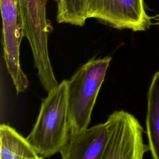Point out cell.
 <instances>
[{
  "mask_svg": "<svg viewBox=\"0 0 159 159\" xmlns=\"http://www.w3.org/2000/svg\"><path fill=\"white\" fill-rule=\"evenodd\" d=\"M69 134L67 80H63L42 100L36 122L26 139L39 156L46 158L60 152Z\"/></svg>",
  "mask_w": 159,
  "mask_h": 159,
  "instance_id": "cell-1",
  "label": "cell"
},
{
  "mask_svg": "<svg viewBox=\"0 0 159 159\" xmlns=\"http://www.w3.org/2000/svg\"><path fill=\"white\" fill-rule=\"evenodd\" d=\"M111 61L107 56L93 58L67 80L68 121L70 133L88 127L96 98Z\"/></svg>",
  "mask_w": 159,
  "mask_h": 159,
  "instance_id": "cell-2",
  "label": "cell"
},
{
  "mask_svg": "<svg viewBox=\"0 0 159 159\" xmlns=\"http://www.w3.org/2000/svg\"><path fill=\"white\" fill-rule=\"evenodd\" d=\"M48 1L18 0L24 36L30 46L40 82L48 93L58 84L48 53V36L53 29L47 18Z\"/></svg>",
  "mask_w": 159,
  "mask_h": 159,
  "instance_id": "cell-3",
  "label": "cell"
},
{
  "mask_svg": "<svg viewBox=\"0 0 159 159\" xmlns=\"http://www.w3.org/2000/svg\"><path fill=\"white\" fill-rule=\"evenodd\" d=\"M86 19L95 18L118 29L148 30L153 24L143 0H81Z\"/></svg>",
  "mask_w": 159,
  "mask_h": 159,
  "instance_id": "cell-4",
  "label": "cell"
},
{
  "mask_svg": "<svg viewBox=\"0 0 159 159\" xmlns=\"http://www.w3.org/2000/svg\"><path fill=\"white\" fill-rule=\"evenodd\" d=\"M2 21L3 57L17 93L24 92L29 81L21 68L20 47L24 36L18 0H0Z\"/></svg>",
  "mask_w": 159,
  "mask_h": 159,
  "instance_id": "cell-5",
  "label": "cell"
},
{
  "mask_svg": "<svg viewBox=\"0 0 159 159\" xmlns=\"http://www.w3.org/2000/svg\"><path fill=\"white\" fill-rule=\"evenodd\" d=\"M111 114L112 131L101 159H143L149 147L143 142V129L139 120L124 111Z\"/></svg>",
  "mask_w": 159,
  "mask_h": 159,
  "instance_id": "cell-6",
  "label": "cell"
},
{
  "mask_svg": "<svg viewBox=\"0 0 159 159\" xmlns=\"http://www.w3.org/2000/svg\"><path fill=\"white\" fill-rule=\"evenodd\" d=\"M113 117L84 130L70 133L60 151L61 159H101L113 128Z\"/></svg>",
  "mask_w": 159,
  "mask_h": 159,
  "instance_id": "cell-7",
  "label": "cell"
},
{
  "mask_svg": "<svg viewBox=\"0 0 159 159\" xmlns=\"http://www.w3.org/2000/svg\"><path fill=\"white\" fill-rule=\"evenodd\" d=\"M1 159H38L40 156L27 140L14 129L0 125Z\"/></svg>",
  "mask_w": 159,
  "mask_h": 159,
  "instance_id": "cell-8",
  "label": "cell"
},
{
  "mask_svg": "<svg viewBox=\"0 0 159 159\" xmlns=\"http://www.w3.org/2000/svg\"><path fill=\"white\" fill-rule=\"evenodd\" d=\"M146 128L152 158L159 159V71L154 74L148 91Z\"/></svg>",
  "mask_w": 159,
  "mask_h": 159,
  "instance_id": "cell-9",
  "label": "cell"
},
{
  "mask_svg": "<svg viewBox=\"0 0 159 159\" xmlns=\"http://www.w3.org/2000/svg\"><path fill=\"white\" fill-rule=\"evenodd\" d=\"M57 20L58 23L83 26L84 18L81 6V0H57Z\"/></svg>",
  "mask_w": 159,
  "mask_h": 159,
  "instance_id": "cell-10",
  "label": "cell"
},
{
  "mask_svg": "<svg viewBox=\"0 0 159 159\" xmlns=\"http://www.w3.org/2000/svg\"><path fill=\"white\" fill-rule=\"evenodd\" d=\"M155 20H157L156 24L158 25V28H159V14H157V15L155 16Z\"/></svg>",
  "mask_w": 159,
  "mask_h": 159,
  "instance_id": "cell-11",
  "label": "cell"
},
{
  "mask_svg": "<svg viewBox=\"0 0 159 159\" xmlns=\"http://www.w3.org/2000/svg\"><path fill=\"white\" fill-rule=\"evenodd\" d=\"M38 159H43V158H42V157H39Z\"/></svg>",
  "mask_w": 159,
  "mask_h": 159,
  "instance_id": "cell-12",
  "label": "cell"
}]
</instances>
